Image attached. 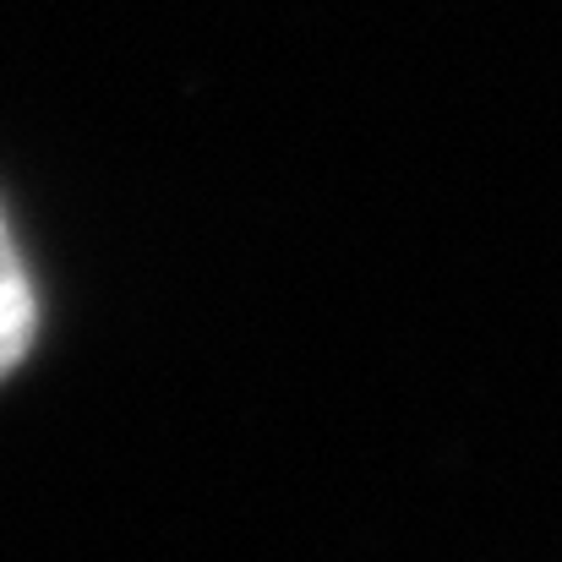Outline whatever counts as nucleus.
I'll use <instances>...</instances> for the list:
<instances>
[{"label": "nucleus", "mask_w": 562, "mask_h": 562, "mask_svg": "<svg viewBox=\"0 0 562 562\" xmlns=\"http://www.w3.org/2000/svg\"><path fill=\"white\" fill-rule=\"evenodd\" d=\"M38 339V295L22 268V251L0 218V376H11Z\"/></svg>", "instance_id": "obj_1"}]
</instances>
